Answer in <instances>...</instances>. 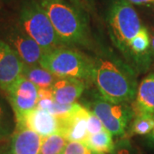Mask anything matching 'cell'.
Masks as SVG:
<instances>
[{"label":"cell","mask_w":154,"mask_h":154,"mask_svg":"<svg viewBox=\"0 0 154 154\" xmlns=\"http://www.w3.org/2000/svg\"><path fill=\"white\" fill-rule=\"evenodd\" d=\"M128 52L132 54L135 60L142 63L144 65L148 63L152 54L151 51V38L146 28L142 27L140 32L130 40Z\"/></svg>","instance_id":"9a60e30c"},{"label":"cell","mask_w":154,"mask_h":154,"mask_svg":"<svg viewBox=\"0 0 154 154\" xmlns=\"http://www.w3.org/2000/svg\"><path fill=\"white\" fill-rule=\"evenodd\" d=\"M93 111L100 119L105 130L111 135L125 134L128 123L134 116L133 107L128 103H116L96 97L93 101Z\"/></svg>","instance_id":"8992f818"},{"label":"cell","mask_w":154,"mask_h":154,"mask_svg":"<svg viewBox=\"0 0 154 154\" xmlns=\"http://www.w3.org/2000/svg\"><path fill=\"white\" fill-rule=\"evenodd\" d=\"M82 143L98 154H111L115 148L112 135L105 129L98 134H89Z\"/></svg>","instance_id":"e0dca14e"},{"label":"cell","mask_w":154,"mask_h":154,"mask_svg":"<svg viewBox=\"0 0 154 154\" xmlns=\"http://www.w3.org/2000/svg\"><path fill=\"white\" fill-rule=\"evenodd\" d=\"M132 107L134 115L154 114V72L145 77L139 85Z\"/></svg>","instance_id":"5bb4252c"},{"label":"cell","mask_w":154,"mask_h":154,"mask_svg":"<svg viewBox=\"0 0 154 154\" xmlns=\"http://www.w3.org/2000/svg\"><path fill=\"white\" fill-rule=\"evenodd\" d=\"M151 51L152 54L154 56V33H152L151 35Z\"/></svg>","instance_id":"4316f807"},{"label":"cell","mask_w":154,"mask_h":154,"mask_svg":"<svg viewBox=\"0 0 154 154\" xmlns=\"http://www.w3.org/2000/svg\"><path fill=\"white\" fill-rule=\"evenodd\" d=\"M0 141H1V140H0Z\"/></svg>","instance_id":"83f0119b"},{"label":"cell","mask_w":154,"mask_h":154,"mask_svg":"<svg viewBox=\"0 0 154 154\" xmlns=\"http://www.w3.org/2000/svg\"><path fill=\"white\" fill-rule=\"evenodd\" d=\"M110 36L118 49L128 52V43L140 30L141 22L132 5L127 0H116L109 12Z\"/></svg>","instance_id":"5b68a950"},{"label":"cell","mask_w":154,"mask_h":154,"mask_svg":"<svg viewBox=\"0 0 154 154\" xmlns=\"http://www.w3.org/2000/svg\"><path fill=\"white\" fill-rule=\"evenodd\" d=\"M87 126H88V134H94L105 130L103 123L101 122L100 119L94 114V111L89 112L88 120H87Z\"/></svg>","instance_id":"7402d4cb"},{"label":"cell","mask_w":154,"mask_h":154,"mask_svg":"<svg viewBox=\"0 0 154 154\" xmlns=\"http://www.w3.org/2000/svg\"><path fill=\"white\" fill-rule=\"evenodd\" d=\"M22 75L33 83L38 89H48L58 79L39 64L28 65L24 63Z\"/></svg>","instance_id":"2e32d148"},{"label":"cell","mask_w":154,"mask_h":154,"mask_svg":"<svg viewBox=\"0 0 154 154\" xmlns=\"http://www.w3.org/2000/svg\"><path fill=\"white\" fill-rule=\"evenodd\" d=\"M130 4L137 5H154V0H127Z\"/></svg>","instance_id":"d4e9b609"},{"label":"cell","mask_w":154,"mask_h":154,"mask_svg":"<svg viewBox=\"0 0 154 154\" xmlns=\"http://www.w3.org/2000/svg\"><path fill=\"white\" fill-rule=\"evenodd\" d=\"M40 4L63 45L88 42V22L82 10L65 0H42Z\"/></svg>","instance_id":"7a4b0ae2"},{"label":"cell","mask_w":154,"mask_h":154,"mask_svg":"<svg viewBox=\"0 0 154 154\" xmlns=\"http://www.w3.org/2000/svg\"><path fill=\"white\" fill-rule=\"evenodd\" d=\"M94 82L101 97L116 103H128L137 93L136 75L119 60L100 57L94 61Z\"/></svg>","instance_id":"6da1fadb"},{"label":"cell","mask_w":154,"mask_h":154,"mask_svg":"<svg viewBox=\"0 0 154 154\" xmlns=\"http://www.w3.org/2000/svg\"><path fill=\"white\" fill-rule=\"evenodd\" d=\"M38 91V88L23 75L6 90L15 121L20 120L23 116L37 107Z\"/></svg>","instance_id":"52a82bcc"},{"label":"cell","mask_w":154,"mask_h":154,"mask_svg":"<svg viewBox=\"0 0 154 154\" xmlns=\"http://www.w3.org/2000/svg\"><path fill=\"white\" fill-rule=\"evenodd\" d=\"M14 128L13 117L4 102L0 100V140L10 136ZM13 134V133H12Z\"/></svg>","instance_id":"ffe728a7"},{"label":"cell","mask_w":154,"mask_h":154,"mask_svg":"<svg viewBox=\"0 0 154 154\" xmlns=\"http://www.w3.org/2000/svg\"><path fill=\"white\" fill-rule=\"evenodd\" d=\"M23 64L17 51L0 39V88L6 91L22 75Z\"/></svg>","instance_id":"ba28073f"},{"label":"cell","mask_w":154,"mask_h":154,"mask_svg":"<svg viewBox=\"0 0 154 154\" xmlns=\"http://www.w3.org/2000/svg\"><path fill=\"white\" fill-rule=\"evenodd\" d=\"M73 5L85 11H93L95 0H69Z\"/></svg>","instance_id":"cb8c5ba5"},{"label":"cell","mask_w":154,"mask_h":154,"mask_svg":"<svg viewBox=\"0 0 154 154\" xmlns=\"http://www.w3.org/2000/svg\"><path fill=\"white\" fill-rule=\"evenodd\" d=\"M39 65L57 78L92 79L94 76V61L78 51L64 46L44 53Z\"/></svg>","instance_id":"277c9868"},{"label":"cell","mask_w":154,"mask_h":154,"mask_svg":"<svg viewBox=\"0 0 154 154\" xmlns=\"http://www.w3.org/2000/svg\"><path fill=\"white\" fill-rule=\"evenodd\" d=\"M20 28L41 47L44 53L63 46L41 4L26 0L20 11Z\"/></svg>","instance_id":"3957f363"},{"label":"cell","mask_w":154,"mask_h":154,"mask_svg":"<svg viewBox=\"0 0 154 154\" xmlns=\"http://www.w3.org/2000/svg\"><path fill=\"white\" fill-rule=\"evenodd\" d=\"M67 140L63 135L55 133L42 140L40 154H61L67 145Z\"/></svg>","instance_id":"d6986e66"},{"label":"cell","mask_w":154,"mask_h":154,"mask_svg":"<svg viewBox=\"0 0 154 154\" xmlns=\"http://www.w3.org/2000/svg\"><path fill=\"white\" fill-rule=\"evenodd\" d=\"M154 128V114H138L134 115L130 125L131 134L146 135L152 131Z\"/></svg>","instance_id":"ac0fdd59"},{"label":"cell","mask_w":154,"mask_h":154,"mask_svg":"<svg viewBox=\"0 0 154 154\" xmlns=\"http://www.w3.org/2000/svg\"><path fill=\"white\" fill-rule=\"evenodd\" d=\"M43 138L26 127L16 126L8 154H40Z\"/></svg>","instance_id":"7c38bea8"},{"label":"cell","mask_w":154,"mask_h":154,"mask_svg":"<svg viewBox=\"0 0 154 154\" xmlns=\"http://www.w3.org/2000/svg\"><path fill=\"white\" fill-rule=\"evenodd\" d=\"M16 126L26 127L37 133L42 138L58 133L59 127L56 116L47 110L38 109L37 107L16 122Z\"/></svg>","instance_id":"8fae6325"},{"label":"cell","mask_w":154,"mask_h":154,"mask_svg":"<svg viewBox=\"0 0 154 154\" xmlns=\"http://www.w3.org/2000/svg\"><path fill=\"white\" fill-rule=\"evenodd\" d=\"M61 154H98L88 147L82 142L69 141L67 143L63 152Z\"/></svg>","instance_id":"44dd1931"},{"label":"cell","mask_w":154,"mask_h":154,"mask_svg":"<svg viewBox=\"0 0 154 154\" xmlns=\"http://www.w3.org/2000/svg\"><path fill=\"white\" fill-rule=\"evenodd\" d=\"M9 45L17 51L22 61L28 65L39 64L44 54L41 47L22 28H13L9 33Z\"/></svg>","instance_id":"30bf717a"},{"label":"cell","mask_w":154,"mask_h":154,"mask_svg":"<svg viewBox=\"0 0 154 154\" xmlns=\"http://www.w3.org/2000/svg\"><path fill=\"white\" fill-rule=\"evenodd\" d=\"M148 140L149 143L151 144V145L154 147V128L153 129H152V131L148 134Z\"/></svg>","instance_id":"484cf974"},{"label":"cell","mask_w":154,"mask_h":154,"mask_svg":"<svg viewBox=\"0 0 154 154\" xmlns=\"http://www.w3.org/2000/svg\"><path fill=\"white\" fill-rule=\"evenodd\" d=\"M111 154H138L136 149L133 146L128 139H122L115 144V148Z\"/></svg>","instance_id":"603a6c76"},{"label":"cell","mask_w":154,"mask_h":154,"mask_svg":"<svg viewBox=\"0 0 154 154\" xmlns=\"http://www.w3.org/2000/svg\"><path fill=\"white\" fill-rule=\"evenodd\" d=\"M86 85L75 78H58L49 88L52 100L63 105L74 104L83 94Z\"/></svg>","instance_id":"4fadbf2b"},{"label":"cell","mask_w":154,"mask_h":154,"mask_svg":"<svg viewBox=\"0 0 154 154\" xmlns=\"http://www.w3.org/2000/svg\"><path fill=\"white\" fill-rule=\"evenodd\" d=\"M90 110L80 105L69 116L57 118L58 133L69 141L83 142L88 135L87 120Z\"/></svg>","instance_id":"9c48e42d"}]
</instances>
